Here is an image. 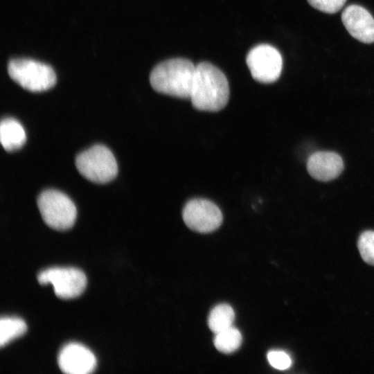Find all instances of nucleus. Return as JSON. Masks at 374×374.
Listing matches in <instances>:
<instances>
[{
  "label": "nucleus",
  "mask_w": 374,
  "mask_h": 374,
  "mask_svg": "<svg viewBox=\"0 0 374 374\" xmlns=\"http://www.w3.org/2000/svg\"><path fill=\"white\" fill-rule=\"evenodd\" d=\"M247 64L253 79L262 83H271L278 79L283 68L279 51L269 44H260L247 54Z\"/></svg>",
  "instance_id": "7"
},
{
  "label": "nucleus",
  "mask_w": 374,
  "mask_h": 374,
  "mask_svg": "<svg viewBox=\"0 0 374 374\" xmlns=\"http://www.w3.org/2000/svg\"><path fill=\"white\" fill-rule=\"evenodd\" d=\"M195 71L196 66L187 59H170L152 69L150 82L159 93L190 99L195 84Z\"/></svg>",
  "instance_id": "2"
},
{
  "label": "nucleus",
  "mask_w": 374,
  "mask_h": 374,
  "mask_svg": "<svg viewBox=\"0 0 374 374\" xmlns=\"http://www.w3.org/2000/svg\"><path fill=\"white\" fill-rule=\"evenodd\" d=\"M0 141L8 152L21 148L26 141L25 130L21 124L13 118H3L0 125Z\"/></svg>",
  "instance_id": "12"
},
{
  "label": "nucleus",
  "mask_w": 374,
  "mask_h": 374,
  "mask_svg": "<svg viewBox=\"0 0 374 374\" xmlns=\"http://www.w3.org/2000/svg\"><path fill=\"white\" fill-rule=\"evenodd\" d=\"M75 166L81 175L97 184L112 181L118 172L113 153L106 146L99 144L80 153L75 159Z\"/></svg>",
  "instance_id": "3"
},
{
  "label": "nucleus",
  "mask_w": 374,
  "mask_h": 374,
  "mask_svg": "<svg viewBox=\"0 0 374 374\" xmlns=\"http://www.w3.org/2000/svg\"><path fill=\"white\" fill-rule=\"evenodd\" d=\"M40 284H51L55 294L62 299H73L80 295L87 285L82 271L74 267H51L37 276Z\"/></svg>",
  "instance_id": "6"
},
{
  "label": "nucleus",
  "mask_w": 374,
  "mask_h": 374,
  "mask_svg": "<svg viewBox=\"0 0 374 374\" xmlns=\"http://www.w3.org/2000/svg\"><path fill=\"white\" fill-rule=\"evenodd\" d=\"M234 318L235 313L231 306L221 303L211 311L208 318V326L215 334L232 326Z\"/></svg>",
  "instance_id": "13"
},
{
  "label": "nucleus",
  "mask_w": 374,
  "mask_h": 374,
  "mask_svg": "<svg viewBox=\"0 0 374 374\" xmlns=\"http://www.w3.org/2000/svg\"><path fill=\"white\" fill-rule=\"evenodd\" d=\"M37 206L44 222L59 231L73 226L77 216L76 207L64 193L56 190L43 191L37 198Z\"/></svg>",
  "instance_id": "5"
},
{
  "label": "nucleus",
  "mask_w": 374,
  "mask_h": 374,
  "mask_svg": "<svg viewBox=\"0 0 374 374\" xmlns=\"http://www.w3.org/2000/svg\"><path fill=\"white\" fill-rule=\"evenodd\" d=\"M307 169L312 177L321 181H329L337 178L344 169L342 158L329 151H319L310 156Z\"/></svg>",
  "instance_id": "11"
},
{
  "label": "nucleus",
  "mask_w": 374,
  "mask_h": 374,
  "mask_svg": "<svg viewBox=\"0 0 374 374\" xmlns=\"http://www.w3.org/2000/svg\"><path fill=\"white\" fill-rule=\"evenodd\" d=\"M8 72L15 82L32 92L48 90L56 83L53 68L33 60H11L8 64Z\"/></svg>",
  "instance_id": "4"
},
{
  "label": "nucleus",
  "mask_w": 374,
  "mask_h": 374,
  "mask_svg": "<svg viewBox=\"0 0 374 374\" xmlns=\"http://www.w3.org/2000/svg\"><path fill=\"white\" fill-rule=\"evenodd\" d=\"M182 217L188 228L202 233L217 229L223 220L218 206L206 199H193L188 201L184 207Z\"/></svg>",
  "instance_id": "8"
},
{
  "label": "nucleus",
  "mask_w": 374,
  "mask_h": 374,
  "mask_svg": "<svg viewBox=\"0 0 374 374\" xmlns=\"http://www.w3.org/2000/svg\"><path fill=\"white\" fill-rule=\"evenodd\" d=\"M57 364L65 373L88 374L95 370L96 359L93 353L84 346L69 343L60 350Z\"/></svg>",
  "instance_id": "9"
},
{
  "label": "nucleus",
  "mask_w": 374,
  "mask_h": 374,
  "mask_svg": "<svg viewBox=\"0 0 374 374\" xmlns=\"http://www.w3.org/2000/svg\"><path fill=\"white\" fill-rule=\"evenodd\" d=\"M27 329L24 320L17 317H1L0 320V346L3 347L22 335Z\"/></svg>",
  "instance_id": "15"
},
{
  "label": "nucleus",
  "mask_w": 374,
  "mask_h": 374,
  "mask_svg": "<svg viewBox=\"0 0 374 374\" xmlns=\"http://www.w3.org/2000/svg\"><path fill=\"white\" fill-rule=\"evenodd\" d=\"M229 98L226 77L217 67L207 62L196 65L195 84L190 100L197 109L217 112Z\"/></svg>",
  "instance_id": "1"
},
{
  "label": "nucleus",
  "mask_w": 374,
  "mask_h": 374,
  "mask_svg": "<svg viewBox=\"0 0 374 374\" xmlns=\"http://www.w3.org/2000/svg\"><path fill=\"white\" fill-rule=\"evenodd\" d=\"M313 8L326 13H335L344 5L346 0H308Z\"/></svg>",
  "instance_id": "18"
},
{
  "label": "nucleus",
  "mask_w": 374,
  "mask_h": 374,
  "mask_svg": "<svg viewBox=\"0 0 374 374\" xmlns=\"http://www.w3.org/2000/svg\"><path fill=\"white\" fill-rule=\"evenodd\" d=\"M358 249L362 259L374 266V231L363 232L358 240Z\"/></svg>",
  "instance_id": "16"
},
{
  "label": "nucleus",
  "mask_w": 374,
  "mask_h": 374,
  "mask_svg": "<svg viewBox=\"0 0 374 374\" xmlns=\"http://www.w3.org/2000/svg\"><path fill=\"white\" fill-rule=\"evenodd\" d=\"M341 20L354 38L363 43L374 42V19L367 10L350 5L344 10Z\"/></svg>",
  "instance_id": "10"
},
{
  "label": "nucleus",
  "mask_w": 374,
  "mask_h": 374,
  "mask_svg": "<svg viewBox=\"0 0 374 374\" xmlns=\"http://www.w3.org/2000/svg\"><path fill=\"white\" fill-rule=\"evenodd\" d=\"M267 359L271 366L278 370H285L292 364V360L288 354L279 350H270L267 353Z\"/></svg>",
  "instance_id": "17"
},
{
  "label": "nucleus",
  "mask_w": 374,
  "mask_h": 374,
  "mask_svg": "<svg viewBox=\"0 0 374 374\" xmlns=\"http://www.w3.org/2000/svg\"><path fill=\"white\" fill-rule=\"evenodd\" d=\"M240 332L233 326L215 334L213 344L220 352L229 354L237 350L242 343Z\"/></svg>",
  "instance_id": "14"
}]
</instances>
